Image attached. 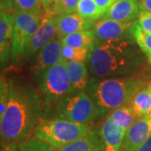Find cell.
<instances>
[{
	"mask_svg": "<svg viewBox=\"0 0 151 151\" xmlns=\"http://www.w3.org/2000/svg\"><path fill=\"white\" fill-rule=\"evenodd\" d=\"M137 24L143 31L151 33V13L140 11L137 20Z\"/></svg>",
	"mask_w": 151,
	"mask_h": 151,
	"instance_id": "83f0119b",
	"label": "cell"
},
{
	"mask_svg": "<svg viewBox=\"0 0 151 151\" xmlns=\"http://www.w3.org/2000/svg\"><path fill=\"white\" fill-rule=\"evenodd\" d=\"M66 70L74 90L85 91L88 83V70L82 61L65 60Z\"/></svg>",
	"mask_w": 151,
	"mask_h": 151,
	"instance_id": "2e32d148",
	"label": "cell"
},
{
	"mask_svg": "<svg viewBox=\"0 0 151 151\" xmlns=\"http://www.w3.org/2000/svg\"><path fill=\"white\" fill-rule=\"evenodd\" d=\"M79 0H54L45 8L44 12L55 17L75 13Z\"/></svg>",
	"mask_w": 151,
	"mask_h": 151,
	"instance_id": "7402d4cb",
	"label": "cell"
},
{
	"mask_svg": "<svg viewBox=\"0 0 151 151\" xmlns=\"http://www.w3.org/2000/svg\"><path fill=\"white\" fill-rule=\"evenodd\" d=\"M45 103L41 92L19 76L9 78V96L0 121V139L16 143L27 139L41 121Z\"/></svg>",
	"mask_w": 151,
	"mask_h": 151,
	"instance_id": "6da1fadb",
	"label": "cell"
},
{
	"mask_svg": "<svg viewBox=\"0 0 151 151\" xmlns=\"http://www.w3.org/2000/svg\"><path fill=\"white\" fill-rule=\"evenodd\" d=\"M146 86L145 81L134 77H92L85 91L97 108V116L102 117L128 105L135 94Z\"/></svg>",
	"mask_w": 151,
	"mask_h": 151,
	"instance_id": "3957f363",
	"label": "cell"
},
{
	"mask_svg": "<svg viewBox=\"0 0 151 151\" xmlns=\"http://www.w3.org/2000/svg\"><path fill=\"white\" fill-rule=\"evenodd\" d=\"M0 3L4 6L5 10L8 13L10 14H14V0H0Z\"/></svg>",
	"mask_w": 151,
	"mask_h": 151,
	"instance_id": "1f68e13d",
	"label": "cell"
},
{
	"mask_svg": "<svg viewBox=\"0 0 151 151\" xmlns=\"http://www.w3.org/2000/svg\"><path fill=\"white\" fill-rule=\"evenodd\" d=\"M56 35V26L54 17L44 12L40 24L28 44L21 60H28L36 55L47 44L52 41Z\"/></svg>",
	"mask_w": 151,
	"mask_h": 151,
	"instance_id": "30bf717a",
	"label": "cell"
},
{
	"mask_svg": "<svg viewBox=\"0 0 151 151\" xmlns=\"http://www.w3.org/2000/svg\"><path fill=\"white\" fill-rule=\"evenodd\" d=\"M0 151H19V146L16 143H4L2 142V147Z\"/></svg>",
	"mask_w": 151,
	"mask_h": 151,
	"instance_id": "f546056e",
	"label": "cell"
},
{
	"mask_svg": "<svg viewBox=\"0 0 151 151\" xmlns=\"http://www.w3.org/2000/svg\"><path fill=\"white\" fill-rule=\"evenodd\" d=\"M140 13L139 0H118L105 12L103 19L117 21H134Z\"/></svg>",
	"mask_w": 151,
	"mask_h": 151,
	"instance_id": "5bb4252c",
	"label": "cell"
},
{
	"mask_svg": "<svg viewBox=\"0 0 151 151\" xmlns=\"http://www.w3.org/2000/svg\"><path fill=\"white\" fill-rule=\"evenodd\" d=\"M38 86L45 99V109L73 92L74 89L66 70L65 60H60L46 70Z\"/></svg>",
	"mask_w": 151,
	"mask_h": 151,
	"instance_id": "8992f818",
	"label": "cell"
},
{
	"mask_svg": "<svg viewBox=\"0 0 151 151\" xmlns=\"http://www.w3.org/2000/svg\"><path fill=\"white\" fill-rule=\"evenodd\" d=\"M135 21L121 22L102 19L93 24L92 30L96 35V41L113 40H129L134 37L133 29Z\"/></svg>",
	"mask_w": 151,
	"mask_h": 151,
	"instance_id": "9c48e42d",
	"label": "cell"
},
{
	"mask_svg": "<svg viewBox=\"0 0 151 151\" xmlns=\"http://www.w3.org/2000/svg\"><path fill=\"white\" fill-rule=\"evenodd\" d=\"M91 49L74 48L67 45H62L61 54L63 59L65 60H74L85 62L89 55Z\"/></svg>",
	"mask_w": 151,
	"mask_h": 151,
	"instance_id": "cb8c5ba5",
	"label": "cell"
},
{
	"mask_svg": "<svg viewBox=\"0 0 151 151\" xmlns=\"http://www.w3.org/2000/svg\"><path fill=\"white\" fill-rule=\"evenodd\" d=\"M61 50L62 44L60 40L54 39L36 54V58L30 67V73L37 85L46 70L63 60Z\"/></svg>",
	"mask_w": 151,
	"mask_h": 151,
	"instance_id": "ba28073f",
	"label": "cell"
},
{
	"mask_svg": "<svg viewBox=\"0 0 151 151\" xmlns=\"http://www.w3.org/2000/svg\"><path fill=\"white\" fill-rule=\"evenodd\" d=\"M18 146L19 151H56L53 147L35 137H29L27 139L19 142Z\"/></svg>",
	"mask_w": 151,
	"mask_h": 151,
	"instance_id": "603a6c76",
	"label": "cell"
},
{
	"mask_svg": "<svg viewBox=\"0 0 151 151\" xmlns=\"http://www.w3.org/2000/svg\"><path fill=\"white\" fill-rule=\"evenodd\" d=\"M4 12H7L5 10V8H4V6L1 3H0V14H2V13H4Z\"/></svg>",
	"mask_w": 151,
	"mask_h": 151,
	"instance_id": "e575fe53",
	"label": "cell"
},
{
	"mask_svg": "<svg viewBox=\"0 0 151 151\" xmlns=\"http://www.w3.org/2000/svg\"><path fill=\"white\" fill-rule=\"evenodd\" d=\"M1 147H2V141L0 139V150H1Z\"/></svg>",
	"mask_w": 151,
	"mask_h": 151,
	"instance_id": "74e56055",
	"label": "cell"
},
{
	"mask_svg": "<svg viewBox=\"0 0 151 151\" xmlns=\"http://www.w3.org/2000/svg\"><path fill=\"white\" fill-rule=\"evenodd\" d=\"M118 1V0H95V2L97 3L98 7L105 13L108 10V9L111 5H113V4Z\"/></svg>",
	"mask_w": 151,
	"mask_h": 151,
	"instance_id": "f1b7e54d",
	"label": "cell"
},
{
	"mask_svg": "<svg viewBox=\"0 0 151 151\" xmlns=\"http://www.w3.org/2000/svg\"><path fill=\"white\" fill-rule=\"evenodd\" d=\"M54 20L56 35L60 40L77 31L92 29L94 24V22L81 18L76 13L55 16Z\"/></svg>",
	"mask_w": 151,
	"mask_h": 151,
	"instance_id": "4fadbf2b",
	"label": "cell"
},
{
	"mask_svg": "<svg viewBox=\"0 0 151 151\" xmlns=\"http://www.w3.org/2000/svg\"><path fill=\"white\" fill-rule=\"evenodd\" d=\"M148 56H149V58H150V64H151V54L148 55Z\"/></svg>",
	"mask_w": 151,
	"mask_h": 151,
	"instance_id": "8d00e7d4",
	"label": "cell"
},
{
	"mask_svg": "<svg viewBox=\"0 0 151 151\" xmlns=\"http://www.w3.org/2000/svg\"><path fill=\"white\" fill-rule=\"evenodd\" d=\"M128 105L133 109L138 119L151 117V91L148 84L135 94Z\"/></svg>",
	"mask_w": 151,
	"mask_h": 151,
	"instance_id": "ac0fdd59",
	"label": "cell"
},
{
	"mask_svg": "<svg viewBox=\"0 0 151 151\" xmlns=\"http://www.w3.org/2000/svg\"><path fill=\"white\" fill-rule=\"evenodd\" d=\"M139 5L140 11L151 13V0H139Z\"/></svg>",
	"mask_w": 151,
	"mask_h": 151,
	"instance_id": "4dcf8cb0",
	"label": "cell"
},
{
	"mask_svg": "<svg viewBox=\"0 0 151 151\" xmlns=\"http://www.w3.org/2000/svg\"><path fill=\"white\" fill-rule=\"evenodd\" d=\"M86 62L94 77L113 78L134 72L141 64V58L130 40H113L96 41Z\"/></svg>",
	"mask_w": 151,
	"mask_h": 151,
	"instance_id": "7a4b0ae2",
	"label": "cell"
},
{
	"mask_svg": "<svg viewBox=\"0 0 151 151\" xmlns=\"http://www.w3.org/2000/svg\"><path fill=\"white\" fill-rule=\"evenodd\" d=\"M148 86H149V87L150 88V91H151V80L150 81V82H149V84H148Z\"/></svg>",
	"mask_w": 151,
	"mask_h": 151,
	"instance_id": "d590c367",
	"label": "cell"
},
{
	"mask_svg": "<svg viewBox=\"0 0 151 151\" xmlns=\"http://www.w3.org/2000/svg\"><path fill=\"white\" fill-rule=\"evenodd\" d=\"M76 13L81 18L93 22L103 17L105 14L98 7L95 0H79Z\"/></svg>",
	"mask_w": 151,
	"mask_h": 151,
	"instance_id": "44dd1931",
	"label": "cell"
},
{
	"mask_svg": "<svg viewBox=\"0 0 151 151\" xmlns=\"http://www.w3.org/2000/svg\"><path fill=\"white\" fill-rule=\"evenodd\" d=\"M56 151H103V145L96 132H92L81 139L60 148Z\"/></svg>",
	"mask_w": 151,
	"mask_h": 151,
	"instance_id": "e0dca14e",
	"label": "cell"
},
{
	"mask_svg": "<svg viewBox=\"0 0 151 151\" xmlns=\"http://www.w3.org/2000/svg\"><path fill=\"white\" fill-rule=\"evenodd\" d=\"M108 117L125 133L129 129L130 126L136 121V119H138L133 109L129 105H124L116 108L112 113H110Z\"/></svg>",
	"mask_w": 151,
	"mask_h": 151,
	"instance_id": "ffe728a7",
	"label": "cell"
},
{
	"mask_svg": "<svg viewBox=\"0 0 151 151\" xmlns=\"http://www.w3.org/2000/svg\"><path fill=\"white\" fill-rule=\"evenodd\" d=\"M103 139V151H120L125 132L108 117L100 130Z\"/></svg>",
	"mask_w": 151,
	"mask_h": 151,
	"instance_id": "9a60e30c",
	"label": "cell"
},
{
	"mask_svg": "<svg viewBox=\"0 0 151 151\" xmlns=\"http://www.w3.org/2000/svg\"><path fill=\"white\" fill-rule=\"evenodd\" d=\"M41 0H14L15 12H35L42 10Z\"/></svg>",
	"mask_w": 151,
	"mask_h": 151,
	"instance_id": "4316f807",
	"label": "cell"
},
{
	"mask_svg": "<svg viewBox=\"0 0 151 151\" xmlns=\"http://www.w3.org/2000/svg\"><path fill=\"white\" fill-rule=\"evenodd\" d=\"M62 45L74 48L91 49L96 42V35L92 29L81 30L60 39Z\"/></svg>",
	"mask_w": 151,
	"mask_h": 151,
	"instance_id": "d6986e66",
	"label": "cell"
},
{
	"mask_svg": "<svg viewBox=\"0 0 151 151\" xmlns=\"http://www.w3.org/2000/svg\"><path fill=\"white\" fill-rule=\"evenodd\" d=\"M44 14L43 10L35 12H15L14 14V34L11 50V61L17 63L21 60L22 55L37 30Z\"/></svg>",
	"mask_w": 151,
	"mask_h": 151,
	"instance_id": "52a82bcc",
	"label": "cell"
},
{
	"mask_svg": "<svg viewBox=\"0 0 151 151\" xmlns=\"http://www.w3.org/2000/svg\"><path fill=\"white\" fill-rule=\"evenodd\" d=\"M133 35L138 45L147 55L151 54V33L143 31L138 26L137 21H135L133 29Z\"/></svg>",
	"mask_w": 151,
	"mask_h": 151,
	"instance_id": "d4e9b609",
	"label": "cell"
},
{
	"mask_svg": "<svg viewBox=\"0 0 151 151\" xmlns=\"http://www.w3.org/2000/svg\"><path fill=\"white\" fill-rule=\"evenodd\" d=\"M90 133L89 127L65 119L41 120L35 130V137L48 144L55 150L81 139Z\"/></svg>",
	"mask_w": 151,
	"mask_h": 151,
	"instance_id": "277c9868",
	"label": "cell"
},
{
	"mask_svg": "<svg viewBox=\"0 0 151 151\" xmlns=\"http://www.w3.org/2000/svg\"><path fill=\"white\" fill-rule=\"evenodd\" d=\"M136 151H151V136Z\"/></svg>",
	"mask_w": 151,
	"mask_h": 151,
	"instance_id": "d6a6232c",
	"label": "cell"
},
{
	"mask_svg": "<svg viewBox=\"0 0 151 151\" xmlns=\"http://www.w3.org/2000/svg\"><path fill=\"white\" fill-rule=\"evenodd\" d=\"M54 119L87 125L97 116V108L86 91L74 90L48 108Z\"/></svg>",
	"mask_w": 151,
	"mask_h": 151,
	"instance_id": "5b68a950",
	"label": "cell"
},
{
	"mask_svg": "<svg viewBox=\"0 0 151 151\" xmlns=\"http://www.w3.org/2000/svg\"><path fill=\"white\" fill-rule=\"evenodd\" d=\"M151 136V117L136 119L126 131L120 151H136Z\"/></svg>",
	"mask_w": 151,
	"mask_h": 151,
	"instance_id": "8fae6325",
	"label": "cell"
},
{
	"mask_svg": "<svg viewBox=\"0 0 151 151\" xmlns=\"http://www.w3.org/2000/svg\"><path fill=\"white\" fill-rule=\"evenodd\" d=\"M9 96V79L0 73V121L5 112Z\"/></svg>",
	"mask_w": 151,
	"mask_h": 151,
	"instance_id": "484cf974",
	"label": "cell"
},
{
	"mask_svg": "<svg viewBox=\"0 0 151 151\" xmlns=\"http://www.w3.org/2000/svg\"><path fill=\"white\" fill-rule=\"evenodd\" d=\"M14 17L4 12L0 14V66L4 68L11 61Z\"/></svg>",
	"mask_w": 151,
	"mask_h": 151,
	"instance_id": "7c38bea8",
	"label": "cell"
},
{
	"mask_svg": "<svg viewBox=\"0 0 151 151\" xmlns=\"http://www.w3.org/2000/svg\"><path fill=\"white\" fill-rule=\"evenodd\" d=\"M54 0H41L42 2V5H43V8H45L46 6L49 5L51 2H53Z\"/></svg>",
	"mask_w": 151,
	"mask_h": 151,
	"instance_id": "836d02e7",
	"label": "cell"
}]
</instances>
